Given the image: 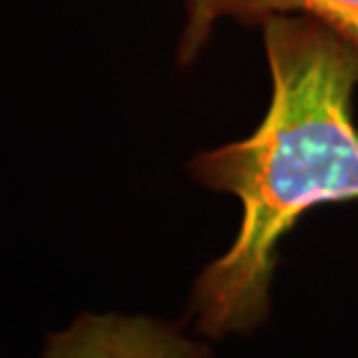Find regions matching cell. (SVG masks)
I'll use <instances>...</instances> for the list:
<instances>
[{"label": "cell", "mask_w": 358, "mask_h": 358, "mask_svg": "<svg viewBox=\"0 0 358 358\" xmlns=\"http://www.w3.org/2000/svg\"><path fill=\"white\" fill-rule=\"evenodd\" d=\"M275 14L322 21L358 49V0H185V24L176 49L178 65H192L220 21L264 24Z\"/></svg>", "instance_id": "cell-3"}, {"label": "cell", "mask_w": 358, "mask_h": 358, "mask_svg": "<svg viewBox=\"0 0 358 358\" xmlns=\"http://www.w3.org/2000/svg\"><path fill=\"white\" fill-rule=\"evenodd\" d=\"M273 79L271 104L248 139L189 159L196 182L241 201L229 250L189 294L206 338L245 335L271 310L278 245L315 206L358 201V49L322 21L275 14L262 24Z\"/></svg>", "instance_id": "cell-1"}, {"label": "cell", "mask_w": 358, "mask_h": 358, "mask_svg": "<svg viewBox=\"0 0 358 358\" xmlns=\"http://www.w3.org/2000/svg\"><path fill=\"white\" fill-rule=\"evenodd\" d=\"M42 358H210L201 342L178 326L143 315L83 312L47 335Z\"/></svg>", "instance_id": "cell-2"}]
</instances>
